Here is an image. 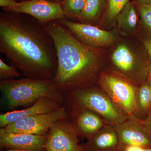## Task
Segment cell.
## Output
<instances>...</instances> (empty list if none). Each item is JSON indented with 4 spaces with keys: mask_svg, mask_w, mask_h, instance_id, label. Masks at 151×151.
I'll return each instance as SVG.
<instances>
[{
    "mask_svg": "<svg viewBox=\"0 0 151 151\" xmlns=\"http://www.w3.org/2000/svg\"><path fill=\"white\" fill-rule=\"evenodd\" d=\"M46 136L26 133H7L0 129V148L21 151H46Z\"/></svg>",
    "mask_w": 151,
    "mask_h": 151,
    "instance_id": "obj_12",
    "label": "cell"
},
{
    "mask_svg": "<svg viewBox=\"0 0 151 151\" xmlns=\"http://www.w3.org/2000/svg\"><path fill=\"white\" fill-rule=\"evenodd\" d=\"M54 40L58 67L52 79L63 95L94 86L100 76L101 58L98 48L88 46L58 20L44 25Z\"/></svg>",
    "mask_w": 151,
    "mask_h": 151,
    "instance_id": "obj_2",
    "label": "cell"
},
{
    "mask_svg": "<svg viewBox=\"0 0 151 151\" xmlns=\"http://www.w3.org/2000/svg\"><path fill=\"white\" fill-rule=\"evenodd\" d=\"M58 21L78 40L94 48L110 45L116 40L115 34L112 32L104 30L93 25L75 22L66 18Z\"/></svg>",
    "mask_w": 151,
    "mask_h": 151,
    "instance_id": "obj_10",
    "label": "cell"
},
{
    "mask_svg": "<svg viewBox=\"0 0 151 151\" xmlns=\"http://www.w3.org/2000/svg\"><path fill=\"white\" fill-rule=\"evenodd\" d=\"M64 105L67 111L86 108L95 112L108 124H121L129 116L120 109L100 88L94 86L77 89L64 95Z\"/></svg>",
    "mask_w": 151,
    "mask_h": 151,
    "instance_id": "obj_4",
    "label": "cell"
},
{
    "mask_svg": "<svg viewBox=\"0 0 151 151\" xmlns=\"http://www.w3.org/2000/svg\"><path fill=\"white\" fill-rule=\"evenodd\" d=\"M0 52L26 77L52 80L56 73L54 40L44 25L28 15L1 12Z\"/></svg>",
    "mask_w": 151,
    "mask_h": 151,
    "instance_id": "obj_1",
    "label": "cell"
},
{
    "mask_svg": "<svg viewBox=\"0 0 151 151\" xmlns=\"http://www.w3.org/2000/svg\"><path fill=\"white\" fill-rule=\"evenodd\" d=\"M46 151H84L69 118L57 121L47 135Z\"/></svg>",
    "mask_w": 151,
    "mask_h": 151,
    "instance_id": "obj_7",
    "label": "cell"
},
{
    "mask_svg": "<svg viewBox=\"0 0 151 151\" xmlns=\"http://www.w3.org/2000/svg\"><path fill=\"white\" fill-rule=\"evenodd\" d=\"M139 15L138 4L135 1H130L117 17L119 28L127 32L134 31L137 27Z\"/></svg>",
    "mask_w": 151,
    "mask_h": 151,
    "instance_id": "obj_16",
    "label": "cell"
},
{
    "mask_svg": "<svg viewBox=\"0 0 151 151\" xmlns=\"http://www.w3.org/2000/svg\"><path fill=\"white\" fill-rule=\"evenodd\" d=\"M113 126L119 137L121 150L128 147H151V138L141 126L137 116H129L125 122Z\"/></svg>",
    "mask_w": 151,
    "mask_h": 151,
    "instance_id": "obj_11",
    "label": "cell"
},
{
    "mask_svg": "<svg viewBox=\"0 0 151 151\" xmlns=\"http://www.w3.org/2000/svg\"><path fill=\"white\" fill-rule=\"evenodd\" d=\"M86 1V0H64L60 5L65 18L78 19Z\"/></svg>",
    "mask_w": 151,
    "mask_h": 151,
    "instance_id": "obj_20",
    "label": "cell"
},
{
    "mask_svg": "<svg viewBox=\"0 0 151 151\" xmlns=\"http://www.w3.org/2000/svg\"><path fill=\"white\" fill-rule=\"evenodd\" d=\"M136 104L139 114L146 117L151 110V83L148 79L138 86Z\"/></svg>",
    "mask_w": 151,
    "mask_h": 151,
    "instance_id": "obj_18",
    "label": "cell"
},
{
    "mask_svg": "<svg viewBox=\"0 0 151 151\" xmlns=\"http://www.w3.org/2000/svg\"><path fill=\"white\" fill-rule=\"evenodd\" d=\"M106 0H86L84 9L78 19L81 23L93 25L103 17Z\"/></svg>",
    "mask_w": 151,
    "mask_h": 151,
    "instance_id": "obj_17",
    "label": "cell"
},
{
    "mask_svg": "<svg viewBox=\"0 0 151 151\" xmlns=\"http://www.w3.org/2000/svg\"><path fill=\"white\" fill-rule=\"evenodd\" d=\"M120 151H151V147H128L122 149Z\"/></svg>",
    "mask_w": 151,
    "mask_h": 151,
    "instance_id": "obj_25",
    "label": "cell"
},
{
    "mask_svg": "<svg viewBox=\"0 0 151 151\" xmlns=\"http://www.w3.org/2000/svg\"><path fill=\"white\" fill-rule=\"evenodd\" d=\"M101 90L128 116L138 117L136 94L138 86L116 71L101 72L97 81Z\"/></svg>",
    "mask_w": 151,
    "mask_h": 151,
    "instance_id": "obj_5",
    "label": "cell"
},
{
    "mask_svg": "<svg viewBox=\"0 0 151 151\" xmlns=\"http://www.w3.org/2000/svg\"><path fill=\"white\" fill-rule=\"evenodd\" d=\"M143 43L150 55L151 60V35L149 36L145 39Z\"/></svg>",
    "mask_w": 151,
    "mask_h": 151,
    "instance_id": "obj_26",
    "label": "cell"
},
{
    "mask_svg": "<svg viewBox=\"0 0 151 151\" xmlns=\"http://www.w3.org/2000/svg\"><path fill=\"white\" fill-rule=\"evenodd\" d=\"M147 78L151 83V60L147 62Z\"/></svg>",
    "mask_w": 151,
    "mask_h": 151,
    "instance_id": "obj_27",
    "label": "cell"
},
{
    "mask_svg": "<svg viewBox=\"0 0 151 151\" xmlns=\"http://www.w3.org/2000/svg\"><path fill=\"white\" fill-rule=\"evenodd\" d=\"M0 151H5L4 150H3V149H1L0 150Z\"/></svg>",
    "mask_w": 151,
    "mask_h": 151,
    "instance_id": "obj_32",
    "label": "cell"
},
{
    "mask_svg": "<svg viewBox=\"0 0 151 151\" xmlns=\"http://www.w3.org/2000/svg\"><path fill=\"white\" fill-rule=\"evenodd\" d=\"M18 1L17 0H0V6L2 9H8L14 7Z\"/></svg>",
    "mask_w": 151,
    "mask_h": 151,
    "instance_id": "obj_24",
    "label": "cell"
},
{
    "mask_svg": "<svg viewBox=\"0 0 151 151\" xmlns=\"http://www.w3.org/2000/svg\"><path fill=\"white\" fill-rule=\"evenodd\" d=\"M129 1L130 0H106L103 19L107 22L116 21L119 14Z\"/></svg>",
    "mask_w": 151,
    "mask_h": 151,
    "instance_id": "obj_19",
    "label": "cell"
},
{
    "mask_svg": "<svg viewBox=\"0 0 151 151\" xmlns=\"http://www.w3.org/2000/svg\"><path fill=\"white\" fill-rule=\"evenodd\" d=\"M5 151H21V150H11V149H6L5 150Z\"/></svg>",
    "mask_w": 151,
    "mask_h": 151,
    "instance_id": "obj_30",
    "label": "cell"
},
{
    "mask_svg": "<svg viewBox=\"0 0 151 151\" xmlns=\"http://www.w3.org/2000/svg\"><path fill=\"white\" fill-rule=\"evenodd\" d=\"M112 62L117 70L138 86L147 79V62H139L132 50L127 45L121 44L113 51Z\"/></svg>",
    "mask_w": 151,
    "mask_h": 151,
    "instance_id": "obj_8",
    "label": "cell"
},
{
    "mask_svg": "<svg viewBox=\"0 0 151 151\" xmlns=\"http://www.w3.org/2000/svg\"><path fill=\"white\" fill-rule=\"evenodd\" d=\"M84 151H120L121 146L113 125L108 124L82 144Z\"/></svg>",
    "mask_w": 151,
    "mask_h": 151,
    "instance_id": "obj_15",
    "label": "cell"
},
{
    "mask_svg": "<svg viewBox=\"0 0 151 151\" xmlns=\"http://www.w3.org/2000/svg\"><path fill=\"white\" fill-rule=\"evenodd\" d=\"M62 106L51 98L42 97L33 105L26 109L1 114L0 127L4 128L11 123L26 117L50 113Z\"/></svg>",
    "mask_w": 151,
    "mask_h": 151,
    "instance_id": "obj_14",
    "label": "cell"
},
{
    "mask_svg": "<svg viewBox=\"0 0 151 151\" xmlns=\"http://www.w3.org/2000/svg\"><path fill=\"white\" fill-rule=\"evenodd\" d=\"M2 10L28 15L43 25L65 18L60 4L47 0H28L18 2L14 7Z\"/></svg>",
    "mask_w": 151,
    "mask_h": 151,
    "instance_id": "obj_9",
    "label": "cell"
},
{
    "mask_svg": "<svg viewBox=\"0 0 151 151\" xmlns=\"http://www.w3.org/2000/svg\"><path fill=\"white\" fill-rule=\"evenodd\" d=\"M69 119L79 138L88 139L97 131L109 124L99 115L86 108H77L67 111Z\"/></svg>",
    "mask_w": 151,
    "mask_h": 151,
    "instance_id": "obj_13",
    "label": "cell"
},
{
    "mask_svg": "<svg viewBox=\"0 0 151 151\" xmlns=\"http://www.w3.org/2000/svg\"><path fill=\"white\" fill-rule=\"evenodd\" d=\"M20 72L14 65H7L0 59V79L1 80L14 79L20 77Z\"/></svg>",
    "mask_w": 151,
    "mask_h": 151,
    "instance_id": "obj_21",
    "label": "cell"
},
{
    "mask_svg": "<svg viewBox=\"0 0 151 151\" xmlns=\"http://www.w3.org/2000/svg\"><path fill=\"white\" fill-rule=\"evenodd\" d=\"M0 89L10 110L31 106L44 97L51 98L62 106L64 105V95L56 89L52 80L25 77L1 80Z\"/></svg>",
    "mask_w": 151,
    "mask_h": 151,
    "instance_id": "obj_3",
    "label": "cell"
},
{
    "mask_svg": "<svg viewBox=\"0 0 151 151\" xmlns=\"http://www.w3.org/2000/svg\"><path fill=\"white\" fill-rule=\"evenodd\" d=\"M68 118V112L65 106H63L50 113L19 119L3 128L7 133H26L46 136L57 121Z\"/></svg>",
    "mask_w": 151,
    "mask_h": 151,
    "instance_id": "obj_6",
    "label": "cell"
},
{
    "mask_svg": "<svg viewBox=\"0 0 151 151\" xmlns=\"http://www.w3.org/2000/svg\"><path fill=\"white\" fill-rule=\"evenodd\" d=\"M139 4H151V0H133Z\"/></svg>",
    "mask_w": 151,
    "mask_h": 151,
    "instance_id": "obj_28",
    "label": "cell"
},
{
    "mask_svg": "<svg viewBox=\"0 0 151 151\" xmlns=\"http://www.w3.org/2000/svg\"><path fill=\"white\" fill-rule=\"evenodd\" d=\"M139 15L143 25L151 31V4H139Z\"/></svg>",
    "mask_w": 151,
    "mask_h": 151,
    "instance_id": "obj_22",
    "label": "cell"
},
{
    "mask_svg": "<svg viewBox=\"0 0 151 151\" xmlns=\"http://www.w3.org/2000/svg\"><path fill=\"white\" fill-rule=\"evenodd\" d=\"M47 1H50L52 2L59 3L61 4L64 0H47Z\"/></svg>",
    "mask_w": 151,
    "mask_h": 151,
    "instance_id": "obj_29",
    "label": "cell"
},
{
    "mask_svg": "<svg viewBox=\"0 0 151 151\" xmlns=\"http://www.w3.org/2000/svg\"><path fill=\"white\" fill-rule=\"evenodd\" d=\"M17 1H18L19 2H21L23 1H28V0H17Z\"/></svg>",
    "mask_w": 151,
    "mask_h": 151,
    "instance_id": "obj_31",
    "label": "cell"
},
{
    "mask_svg": "<svg viewBox=\"0 0 151 151\" xmlns=\"http://www.w3.org/2000/svg\"><path fill=\"white\" fill-rule=\"evenodd\" d=\"M138 121L145 132L151 138V110L145 118L138 117Z\"/></svg>",
    "mask_w": 151,
    "mask_h": 151,
    "instance_id": "obj_23",
    "label": "cell"
}]
</instances>
